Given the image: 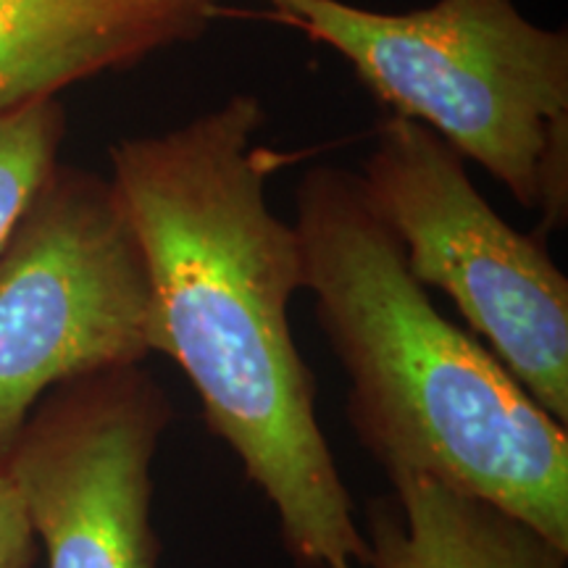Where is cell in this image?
I'll return each mask as SVG.
<instances>
[{
  "instance_id": "cell-1",
  "label": "cell",
  "mask_w": 568,
  "mask_h": 568,
  "mask_svg": "<svg viewBox=\"0 0 568 568\" xmlns=\"http://www.w3.org/2000/svg\"><path fill=\"white\" fill-rule=\"evenodd\" d=\"M266 111L232 95L159 134L111 145V182L145 255L151 347L172 358L203 422L274 508L301 568H366L355 503L316 418V376L290 326L301 240L268 203L255 148Z\"/></svg>"
},
{
  "instance_id": "cell-2",
  "label": "cell",
  "mask_w": 568,
  "mask_h": 568,
  "mask_svg": "<svg viewBox=\"0 0 568 568\" xmlns=\"http://www.w3.org/2000/svg\"><path fill=\"white\" fill-rule=\"evenodd\" d=\"M305 290L347 376V422L387 479L429 477L568 550V435L493 351L439 314L361 176L295 190Z\"/></svg>"
},
{
  "instance_id": "cell-3",
  "label": "cell",
  "mask_w": 568,
  "mask_h": 568,
  "mask_svg": "<svg viewBox=\"0 0 568 568\" xmlns=\"http://www.w3.org/2000/svg\"><path fill=\"white\" fill-rule=\"evenodd\" d=\"M393 116L429 126L539 216L568 222V32L516 0H437L382 13L311 0L295 19Z\"/></svg>"
},
{
  "instance_id": "cell-4",
  "label": "cell",
  "mask_w": 568,
  "mask_h": 568,
  "mask_svg": "<svg viewBox=\"0 0 568 568\" xmlns=\"http://www.w3.org/2000/svg\"><path fill=\"white\" fill-rule=\"evenodd\" d=\"M358 176L416 282L450 297L518 385L568 424V280L542 234L514 230L464 155L414 119L389 113L376 126Z\"/></svg>"
},
{
  "instance_id": "cell-5",
  "label": "cell",
  "mask_w": 568,
  "mask_h": 568,
  "mask_svg": "<svg viewBox=\"0 0 568 568\" xmlns=\"http://www.w3.org/2000/svg\"><path fill=\"white\" fill-rule=\"evenodd\" d=\"M151 353V284L122 197L59 163L0 245V460L42 395Z\"/></svg>"
},
{
  "instance_id": "cell-6",
  "label": "cell",
  "mask_w": 568,
  "mask_h": 568,
  "mask_svg": "<svg viewBox=\"0 0 568 568\" xmlns=\"http://www.w3.org/2000/svg\"><path fill=\"white\" fill-rule=\"evenodd\" d=\"M172 416L166 389L142 364L40 397L3 464L48 568H161L153 460Z\"/></svg>"
},
{
  "instance_id": "cell-7",
  "label": "cell",
  "mask_w": 568,
  "mask_h": 568,
  "mask_svg": "<svg viewBox=\"0 0 568 568\" xmlns=\"http://www.w3.org/2000/svg\"><path fill=\"white\" fill-rule=\"evenodd\" d=\"M216 13L219 0H0V109L193 42Z\"/></svg>"
},
{
  "instance_id": "cell-8",
  "label": "cell",
  "mask_w": 568,
  "mask_h": 568,
  "mask_svg": "<svg viewBox=\"0 0 568 568\" xmlns=\"http://www.w3.org/2000/svg\"><path fill=\"white\" fill-rule=\"evenodd\" d=\"M366 568H566L568 550L508 510L429 477H397L366 510Z\"/></svg>"
},
{
  "instance_id": "cell-9",
  "label": "cell",
  "mask_w": 568,
  "mask_h": 568,
  "mask_svg": "<svg viewBox=\"0 0 568 568\" xmlns=\"http://www.w3.org/2000/svg\"><path fill=\"white\" fill-rule=\"evenodd\" d=\"M67 111L59 98L0 109V245L59 166Z\"/></svg>"
},
{
  "instance_id": "cell-10",
  "label": "cell",
  "mask_w": 568,
  "mask_h": 568,
  "mask_svg": "<svg viewBox=\"0 0 568 568\" xmlns=\"http://www.w3.org/2000/svg\"><path fill=\"white\" fill-rule=\"evenodd\" d=\"M38 556L40 542L27 514L24 497L0 460V568H34Z\"/></svg>"
},
{
  "instance_id": "cell-11",
  "label": "cell",
  "mask_w": 568,
  "mask_h": 568,
  "mask_svg": "<svg viewBox=\"0 0 568 568\" xmlns=\"http://www.w3.org/2000/svg\"><path fill=\"white\" fill-rule=\"evenodd\" d=\"M266 3H272L276 11L295 21L305 11V6H308L311 0H266Z\"/></svg>"
}]
</instances>
